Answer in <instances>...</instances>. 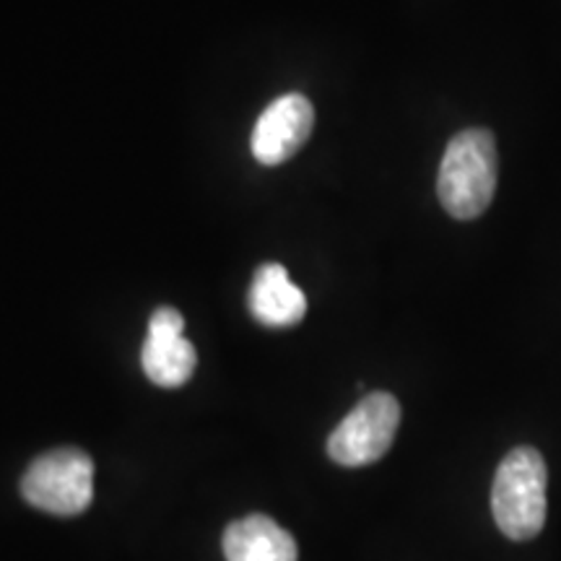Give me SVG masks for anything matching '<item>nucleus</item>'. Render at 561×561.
<instances>
[{
    "instance_id": "f257e3e1",
    "label": "nucleus",
    "mask_w": 561,
    "mask_h": 561,
    "mask_svg": "<svg viewBox=\"0 0 561 561\" xmlns=\"http://www.w3.org/2000/svg\"><path fill=\"white\" fill-rule=\"evenodd\" d=\"M496 144L489 130H462L447 144L442 157L437 193L442 206L460 221L476 219L489 208L496 191Z\"/></svg>"
},
{
    "instance_id": "f03ea898",
    "label": "nucleus",
    "mask_w": 561,
    "mask_h": 561,
    "mask_svg": "<svg viewBox=\"0 0 561 561\" xmlns=\"http://www.w3.org/2000/svg\"><path fill=\"white\" fill-rule=\"evenodd\" d=\"M546 471L543 455L533 447H515L496 468L491 486V512L496 528L510 541H530L546 525Z\"/></svg>"
},
{
    "instance_id": "7ed1b4c3",
    "label": "nucleus",
    "mask_w": 561,
    "mask_h": 561,
    "mask_svg": "<svg viewBox=\"0 0 561 561\" xmlns=\"http://www.w3.org/2000/svg\"><path fill=\"white\" fill-rule=\"evenodd\" d=\"M24 500L42 512L73 517L94 500V462L79 447L39 455L21 479Z\"/></svg>"
},
{
    "instance_id": "20e7f679",
    "label": "nucleus",
    "mask_w": 561,
    "mask_h": 561,
    "mask_svg": "<svg viewBox=\"0 0 561 561\" xmlns=\"http://www.w3.org/2000/svg\"><path fill=\"white\" fill-rule=\"evenodd\" d=\"M398 424H401V403L390 392H369L335 426L328 439V455L346 468L377 462L390 450Z\"/></svg>"
},
{
    "instance_id": "39448f33",
    "label": "nucleus",
    "mask_w": 561,
    "mask_h": 561,
    "mask_svg": "<svg viewBox=\"0 0 561 561\" xmlns=\"http://www.w3.org/2000/svg\"><path fill=\"white\" fill-rule=\"evenodd\" d=\"M185 318L172 307H159L149 320V335L140 348L146 377L159 388H180L193 377L198 354L182 335Z\"/></svg>"
},
{
    "instance_id": "423d86ee",
    "label": "nucleus",
    "mask_w": 561,
    "mask_h": 561,
    "mask_svg": "<svg viewBox=\"0 0 561 561\" xmlns=\"http://www.w3.org/2000/svg\"><path fill=\"white\" fill-rule=\"evenodd\" d=\"M314 128V107L307 96L284 94L271 102L252 130V157L265 167L289 161Z\"/></svg>"
},
{
    "instance_id": "0eeeda50",
    "label": "nucleus",
    "mask_w": 561,
    "mask_h": 561,
    "mask_svg": "<svg viewBox=\"0 0 561 561\" xmlns=\"http://www.w3.org/2000/svg\"><path fill=\"white\" fill-rule=\"evenodd\" d=\"M250 310L268 328H291L307 314V297L280 263H265L250 286Z\"/></svg>"
},
{
    "instance_id": "6e6552de",
    "label": "nucleus",
    "mask_w": 561,
    "mask_h": 561,
    "mask_svg": "<svg viewBox=\"0 0 561 561\" xmlns=\"http://www.w3.org/2000/svg\"><path fill=\"white\" fill-rule=\"evenodd\" d=\"M227 561H297V541L268 515H248L224 533Z\"/></svg>"
}]
</instances>
